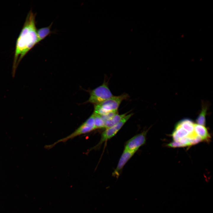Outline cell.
<instances>
[{
  "label": "cell",
  "mask_w": 213,
  "mask_h": 213,
  "mask_svg": "<svg viewBox=\"0 0 213 213\" xmlns=\"http://www.w3.org/2000/svg\"><path fill=\"white\" fill-rule=\"evenodd\" d=\"M36 14L31 10L29 12L17 39L12 66L13 77H14L17 67L22 59L39 43L36 26Z\"/></svg>",
  "instance_id": "1"
},
{
  "label": "cell",
  "mask_w": 213,
  "mask_h": 213,
  "mask_svg": "<svg viewBox=\"0 0 213 213\" xmlns=\"http://www.w3.org/2000/svg\"><path fill=\"white\" fill-rule=\"evenodd\" d=\"M129 97L128 95L126 93L118 96H113L101 103L94 105L93 113L102 115L111 111L117 110L122 102Z\"/></svg>",
  "instance_id": "2"
},
{
  "label": "cell",
  "mask_w": 213,
  "mask_h": 213,
  "mask_svg": "<svg viewBox=\"0 0 213 213\" xmlns=\"http://www.w3.org/2000/svg\"><path fill=\"white\" fill-rule=\"evenodd\" d=\"M96 129L94 123V114L93 113L71 134L64 138L58 140L52 144L46 145L45 148L47 149H50L58 143L65 142L70 139H72L80 135L88 133Z\"/></svg>",
  "instance_id": "3"
},
{
  "label": "cell",
  "mask_w": 213,
  "mask_h": 213,
  "mask_svg": "<svg viewBox=\"0 0 213 213\" xmlns=\"http://www.w3.org/2000/svg\"><path fill=\"white\" fill-rule=\"evenodd\" d=\"M90 97L86 103L94 105L101 103L113 96L109 89L107 83L105 81L101 85L89 90Z\"/></svg>",
  "instance_id": "4"
},
{
  "label": "cell",
  "mask_w": 213,
  "mask_h": 213,
  "mask_svg": "<svg viewBox=\"0 0 213 213\" xmlns=\"http://www.w3.org/2000/svg\"><path fill=\"white\" fill-rule=\"evenodd\" d=\"M133 114L132 113L126 115L117 124L112 127L106 128L102 133L100 141L96 146L99 145L114 136Z\"/></svg>",
  "instance_id": "5"
},
{
  "label": "cell",
  "mask_w": 213,
  "mask_h": 213,
  "mask_svg": "<svg viewBox=\"0 0 213 213\" xmlns=\"http://www.w3.org/2000/svg\"><path fill=\"white\" fill-rule=\"evenodd\" d=\"M147 131L148 130L144 131L130 139L126 143L124 149L136 151L145 143Z\"/></svg>",
  "instance_id": "6"
},
{
  "label": "cell",
  "mask_w": 213,
  "mask_h": 213,
  "mask_svg": "<svg viewBox=\"0 0 213 213\" xmlns=\"http://www.w3.org/2000/svg\"><path fill=\"white\" fill-rule=\"evenodd\" d=\"M136 151H130L124 149L119 159L115 170L113 172L112 175L114 177L118 178L121 171L125 164L133 155Z\"/></svg>",
  "instance_id": "7"
},
{
  "label": "cell",
  "mask_w": 213,
  "mask_h": 213,
  "mask_svg": "<svg viewBox=\"0 0 213 213\" xmlns=\"http://www.w3.org/2000/svg\"><path fill=\"white\" fill-rule=\"evenodd\" d=\"M194 131L201 138L202 141L209 142L210 141L211 135L205 126L194 124Z\"/></svg>",
  "instance_id": "8"
},
{
  "label": "cell",
  "mask_w": 213,
  "mask_h": 213,
  "mask_svg": "<svg viewBox=\"0 0 213 213\" xmlns=\"http://www.w3.org/2000/svg\"><path fill=\"white\" fill-rule=\"evenodd\" d=\"M177 123L189 133L194 131V124L193 122L188 118H185L182 120Z\"/></svg>",
  "instance_id": "9"
},
{
  "label": "cell",
  "mask_w": 213,
  "mask_h": 213,
  "mask_svg": "<svg viewBox=\"0 0 213 213\" xmlns=\"http://www.w3.org/2000/svg\"><path fill=\"white\" fill-rule=\"evenodd\" d=\"M128 113V112L120 114H118L115 115L111 119L105 121L104 128L106 129L116 125L127 115Z\"/></svg>",
  "instance_id": "10"
},
{
  "label": "cell",
  "mask_w": 213,
  "mask_h": 213,
  "mask_svg": "<svg viewBox=\"0 0 213 213\" xmlns=\"http://www.w3.org/2000/svg\"><path fill=\"white\" fill-rule=\"evenodd\" d=\"M52 24V23H51L49 26L41 28L37 30V36L39 42L52 33V31L51 30Z\"/></svg>",
  "instance_id": "11"
},
{
  "label": "cell",
  "mask_w": 213,
  "mask_h": 213,
  "mask_svg": "<svg viewBox=\"0 0 213 213\" xmlns=\"http://www.w3.org/2000/svg\"><path fill=\"white\" fill-rule=\"evenodd\" d=\"M208 107L207 105L206 104H203L201 111L196 120L197 124L204 126H205L206 116Z\"/></svg>",
  "instance_id": "12"
},
{
  "label": "cell",
  "mask_w": 213,
  "mask_h": 213,
  "mask_svg": "<svg viewBox=\"0 0 213 213\" xmlns=\"http://www.w3.org/2000/svg\"><path fill=\"white\" fill-rule=\"evenodd\" d=\"M179 139L187 137L189 133L177 123L175 126V130L173 132Z\"/></svg>",
  "instance_id": "13"
},
{
  "label": "cell",
  "mask_w": 213,
  "mask_h": 213,
  "mask_svg": "<svg viewBox=\"0 0 213 213\" xmlns=\"http://www.w3.org/2000/svg\"><path fill=\"white\" fill-rule=\"evenodd\" d=\"M94 116V123L96 129L104 128L105 122L100 115L93 112Z\"/></svg>",
  "instance_id": "14"
},
{
  "label": "cell",
  "mask_w": 213,
  "mask_h": 213,
  "mask_svg": "<svg viewBox=\"0 0 213 213\" xmlns=\"http://www.w3.org/2000/svg\"><path fill=\"white\" fill-rule=\"evenodd\" d=\"M118 114V110L108 112L104 114L101 115V116L102 119L105 122L111 119L115 115Z\"/></svg>",
  "instance_id": "15"
},
{
  "label": "cell",
  "mask_w": 213,
  "mask_h": 213,
  "mask_svg": "<svg viewBox=\"0 0 213 213\" xmlns=\"http://www.w3.org/2000/svg\"><path fill=\"white\" fill-rule=\"evenodd\" d=\"M167 146L173 148L186 147L179 141H173L170 142L167 145Z\"/></svg>",
  "instance_id": "16"
}]
</instances>
